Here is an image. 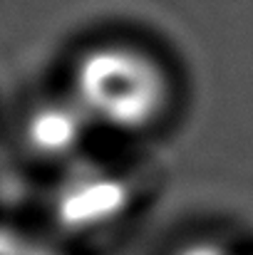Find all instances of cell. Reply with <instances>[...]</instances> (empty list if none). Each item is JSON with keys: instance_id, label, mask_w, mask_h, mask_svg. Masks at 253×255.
Instances as JSON below:
<instances>
[{"instance_id": "6da1fadb", "label": "cell", "mask_w": 253, "mask_h": 255, "mask_svg": "<svg viewBox=\"0 0 253 255\" xmlns=\"http://www.w3.org/2000/svg\"><path fill=\"white\" fill-rule=\"evenodd\" d=\"M67 94L94 129L137 136L154 131L169 117L176 87L154 52L134 42L107 40L77 55Z\"/></svg>"}, {"instance_id": "277c9868", "label": "cell", "mask_w": 253, "mask_h": 255, "mask_svg": "<svg viewBox=\"0 0 253 255\" xmlns=\"http://www.w3.org/2000/svg\"><path fill=\"white\" fill-rule=\"evenodd\" d=\"M0 255H62V251L32 231L0 223Z\"/></svg>"}, {"instance_id": "3957f363", "label": "cell", "mask_w": 253, "mask_h": 255, "mask_svg": "<svg viewBox=\"0 0 253 255\" xmlns=\"http://www.w3.org/2000/svg\"><path fill=\"white\" fill-rule=\"evenodd\" d=\"M92 131V122L70 94L35 104L22 124V136L30 154H35L42 161L65 166L82 159L80 151L84 149Z\"/></svg>"}, {"instance_id": "5b68a950", "label": "cell", "mask_w": 253, "mask_h": 255, "mask_svg": "<svg viewBox=\"0 0 253 255\" xmlns=\"http://www.w3.org/2000/svg\"><path fill=\"white\" fill-rule=\"evenodd\" d=\"M171 255H253V251L241 248L226 238H214V236H201L181 243Z\"/></svg>"}, {"instance_id": "7a4b0ae2", "label": "cell", "mask_w": 253, "mask_h": 255, "mask_svg": "<svg viewBox=\"0 0 253 255\" xmlns=\"http://www.w3.org/2000/svg\"><path fill=\"white\" fill-rule=\"evenodd\" d=\"M134 206L137 186L132 178L99 161L67 164L52 191V218L75 238H94L119 228Z\"/></svg>"}]
</instances>
